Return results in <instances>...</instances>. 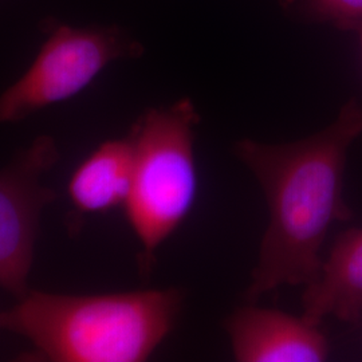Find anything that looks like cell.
<instances>
[{"mask_svg":"<svg viewBox=\"0 0 362 362\" xmlns=\"http://www.w3.org/2000/svg\"><path fill=\"white\" fill-rule=\"evenodd\" d=\"M361 133L362 107L353 98L327 128L306 139L235 144V155L258 180L269 208V226L245 293L250 303L318 276L327 233L351 216L342 194L344 173L350 146Z\"/></svg>","mask_w":362,"mask_h":362,"instance_id":"obj_1","label":"cell"},{"mask_svg":"<svg viewBox=\"0 0 362 362\" xmlns=\"http://www.w3.org/2000/svg\"><path fill=\"white\" fill-rule=\"evenodd\" d=\"M176 288L69 296L28 290L1 311V330L25 337L43 361L143 362L176 324Z\"/></svg>","mask_w":362,"mask_h":362,"instance_id":"obj_2","label":"cell"},{"mask_svg":"<svg viewBox=\"0 0 362 362\" xmlns=\"http://www.w3.org/2000/svg\"><path fill=\"white\" fill-rule=\"evenodd\" d=\"M200 121L194 103L149 109L130 130L133 173L125 214L141 252L140 269L151 272L156 252L187 219L197 194L194 132Z\"/></svg>","mask_w":362,"mask_h":362,"instance_id":"obj_3","label":"cell"},{"mask_svg":"<svg viewBox=\"0 0 362 362\" xmlns=\"http://www.w3.org/2000/svg\"><path fill=\"white\" fill-rule=\"evenodd\" d=\"M143 45L116 26L55 23L26 73L0 94V124L23 121L85 90L106 66L143 55Z\"/></svg>","mask_w":362,"mask_h":362,"instance_id":"obj_4","label":"cell"},{"mask_svg":"<svg viewBox=\"0 0 362 362\" xmlns=\"http://www.w3.org/2000/svg\"><path fill=\"white\" fill-rule=\"evenodd\" d=\"M59 152L50 136H40L0 170V287L16 298L28 291L42 211L57 194L42 177Z\"/></svg>","mask_w":362,"mask_h":362,"instance_id":"obj_5","label":"cell"},{"mask_svg":"<svg viewBox=\"0 0 362 362\" xmlns=\"http://www.w3.org/2000/svg\"><path fill=\"white\" fill-rule=\"evenodd\" d=\"M226 330L238 362H321L330 350L320 325L254 303L233 311Z\"/></svg>","mask_w":362,"mask_h":362,"instance_id":"obj_6","label":"cell"},{"mask_svg":"<svg viewBox=\"0 0 362 362\" xmlns=\"http://www.w3.org/2000/svg\"><path fill=\"white\" fill-rule=\"evenodd\" d=\"M302 315L321 325L333 317L354 324L362 317V228L337 236L318 276L305 286Z\"/></svg>","mask_w":362,"mask_h":362,"instance_id":"obj_7","label":"cell"},{"mask_svg":"<svg viewBox=\"0 0 362 362\" xmlns=\"http://www.w3.org/2000/svg\"><path fill=\"white\" fill-rule=\"evenodd\" d=\"M134 144L129 136L100 144L79 163L67 182L78 215L105 214L124 207L129 196Z\"/></svg>","mask_w":362,"mask_h":362,"instance_id":"obj_8","label":"cell"},{"mask_svg":"<svg viewBox=\"0 0 362 362\" xmlns=\"http://www.w3.org/2000/svg\"><path fill=\"white\" fill-rule=\"evenodd\" d=\"M302 11L311 21L341 31L358 33L362 28V0H302Z\"/></svg>","mask_w":362,"mask_h":362,"instance_id":"obj_9","label":"cell"},{"mask_svg":"<svg viewBox=\"0 0 362 362\" xmlns=\"http://www.w3.org/2000/svg\"><path fill=\"white\" fill-rule=\"evenodd\" d=\"M358 34H360V39H361V49H362V28L358 31Z\"/></svg>","mask_w":362,"mask_h":362,"instance_id":"obj_10","label":"cell"},{"mask_svg":"<svg viewBox=\"0 0 362 362\" xmlns=\"http://www.w3.org/2000/svg\"><path fill=\"white\" fill-rule=\"evenodd\" d=\"M0 330H1V311H0Z\"/></svg>","mask_w":362,"mask_h":362,"instance_id":"obj_11","label":"cell"}]
</instances>
